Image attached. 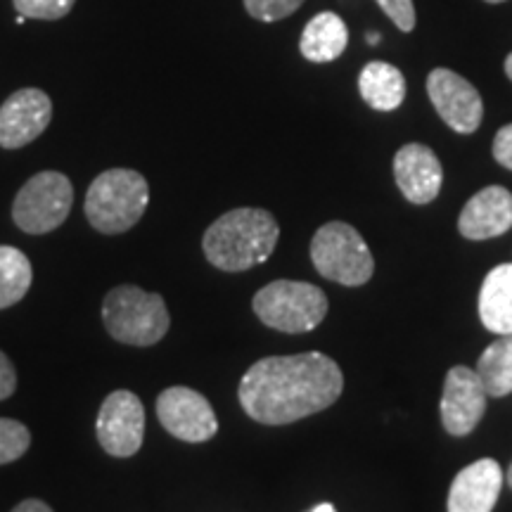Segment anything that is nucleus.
<instances>
[{
    "mask_svg": "<svg viewBox=\"0 0 512 512\" xmlns=\"http://www.w3.org/2000/svg\"><path fill=\"white\" fill-rule=\"evenodd\" d=\"M311 261L323 278L344 287L366 285L375 273L373 254L354 226L325 223L311 240Z\"/></svg>",
    "mask_w": 512,
    "mask_h": 512,
    "instance_id": "nucleus-6",
    "label": "nucleus"
},
{
    "mask_svg": "<svg viewBox=\"0 0 512 512\" xmlns=\"http://www.w3.org/2000/svg\"><path fill=\"white\" fill-rule=\"evenodd\" d=\"M349 31L347 24L335 12H320L306 24L299 50L309 62H332L347 50Z\"/></svg>",
    "mask_w": 512,
    "mask_h": 512,
    "instance_id": "nucleus-17",
    "label": "nucleus"
},
{
    "mask_svg": "<svg viewBox=\"0 0 512 512\" xmlns=\"http://www.w3.org/2000/svg\"><path fill=\"white\" fill-rule=\"evenodd\" d=\"M100 446L114 458L136 456L145 437V408L133 392L117 389L102 401L95 422Z\"/></svg>",
    "mask_w": 512,
    "mask_h": 512,
    "instance_id": "nucleus-8",
    "label": "nucleus"
},
{
    "mask_svg": "<svg viewBox=\"0 0 512 512\" xmlns=\"http://www.w3.org/2000/svg\"><path fill=\"white\" fill-rule=\"evenodd\" d=\"M427 95L434 110L456 133H475L484 117V102L477 88L451 69H434L427 76Z\"/></svg>",
    "mask_w": 512,
    "mask_h": 512,
    "instance_id": "nucleus-10",
    "label": "nucleus"
},
{
    "mask_svg": "<svg viewBox=\"0 0 512 512\" xmlns=\"http://www.w3.org/2000/svg\"><path fill=\"white\" fill-rule=\"evenodd\" d=\"M508 486L512 489V465H510V470H508Z\"/></svg>",
    "mask_w": 512,
    "mask_h": 512,
    "instance_id": "nucleus-31",
    "label": "nucleus"
},
{
    "mask_svg": "<svg viewBox=\"0 0 512 512\" xmlns=\"http://www.w3.org/2000/svg\"><path fill=\"white\" fill-rule=\"evenodd\" d=\"M309 512H337V510L332 503H320V505H316V508H311Z\"/></svg>",
    "mask_w": 512,
    "mask_h": 512,
    "instance_id": "nucleus-28",
    "label": "nucleus"
},
{
    "mask_svg": "<svg viewBox=\"0 0 512 512\" xmlns=\"http://www.w3.org/2000/svg\"><path fill=\"white\" fill-rule=\"evenodd\" d=\"M147 202H150V188L138 171H102L88 188L86 219L98 233L119 235L143 219Z\"/></svg>",
    "mask_w": 512,
    "mask_h": 512,
    "instance_id": "nucleus-3",
    "label": "nucleus"
},
{
    "mask_svg": "<svg viewBox=\"0 0 512 512\" xmlns=\"http://www.w3.org/2000/svg\"><path fill=\"white\" fill-rule=\"evenodd\" d=\"M17 389V373L15 366L10 363V358L0 351V401L10 399Z\"/></svg>",
    "mask_w": 512,
    "mask_h": 512,
    "instance_id": "nucleus-26",
    "label": "nucleus"
},
{
    "mask_svg": "<svg viewBox=\"0 0 512 512\" xmlns=\"http://www.w3.org/2000/svg\"><path fill=\"white\" fill-rule=\"evenodd\" d=\"M494 159L512 171V124L503 126L494 138Z\"/></svg>",
    "mask_w": 512,
    "mask_h": 512,
    "instance_id": "nucleus-25",
    "label": "nucleus"
},
{
    "mask_svg": "<svg viewBox=\"0 0 512 512\" xmlns=\"http://www.w3.org/2000/svg\"><path fill=\"white\" fill-rule=\"evenodd\" d=\"M34 271L31 261L17 247L0 245V309H10L27 297Z\"/></svg>",
    "mask_w": 512,
    "mask_h": 512,
    "instance_id": "nucleus-20",
    "label": "nucleus"
},
{
    "mask_svg": "<svg viewBox=\"0 0 512 512\" xmlns=\"http://www.w3.org/2000/svg\"><path fill=\"white\" fill-rule=\"evenodd\" d=\"M361 98L377 112H392L406 98V79L394 64L370 62L358 76Z\"/></svg>",
    "mask_w": 512,
    "mask_h": 512,
    "instance_id": "nucleus-18",
    "label": "nucleus"
},
{
    "mask_svg": "<svg viewBox=\"0 0 512 512\" xmlns=\"http://www.w3.org/2000/svg\"><path fill=\"white\" fill-rule=\"evenodd\" d=\"M344 375L330 356L309 351L268 356L242 377L238 396L249 418L264 425H290L325 411L342 396Z\"/></svg>",
    "mask_w": 512,
    "mask_h": 512,
    "instance_id": "nucleus-1",
    "label": "nucleus"
},
{
    "mask_svg": "<svg viewBox=\"0 0 512 512\" xmlns=\"http://www.w3.org/2000/svg\"><path fill=\"white\" fill-rule=\"evenodd\" d=\"M31 446V432L22 422L0 418V465L15 463Z\"/></svg>",
    "mask_w": 512,
    "mask_h": 512,
    "instance_id": "nucleus-21",
    "label": "nucleus"
},
{
    "mask_svg": "<svg viewBox=\"0 0 512 512\" xmlns=\"http://www.w3.org/2000/svg\"><path fill=\"white\" fill-rule=\"evenodd\" d=\"M74 204L72 181L60 171H41L31 176L12 204V219L29 235L53 233L67 221Z\"/></svg>",
    "mask_w": 512,
    "mask_h": 512,
    "instance_id": "nucleus-7",
    "label": "nucleus"
},
{
    "mask_svg": "<svg viewBox=\"0 0 512 512\" xmlns=\"http://www.w3.org/2000/svg\"><path fill=\"white\" fill-rule=\"evenodd\" d=\"M505 74H508V79L512 81V53L505 57Z\"/></svg>",
    "mask_w": 512,
    "mask_h": 512,
    "instance_id": "nucleus-29",
    "label": "nucleus"
},
{
    "mask_svg": "<svg viewBox=\"0 0 512 512\" xmlns=\"http://www.w3.org/2000/svg\"><path fill=\"white\" fill-rule=\"evenodd\" d=\"M512 228V192L489 185L470 197L460 211L458 230L467 240H491Z\"/></svg>",
    "mask_w": 512,
    "mask_h": 512,
    "instance_id": "nucleus-15",
    "label": "nucleus"
},
{
    "mask_svg": "<svg viewBox=\"0 0 512 512\" xmlns=\"http://www.w3.org/2000/svg\"><path fill=\"white\" fill-rule=\"evenodd\" d=\"M252 309L266 328L299 335L323 323L328 316V297L311 283L275 280L254 294Z\"/></svg>",
    "mask_w": 512,
    "mask_h": 512,
    "instance_id": "nucleus-5",
    "label": "nucleus"
},
{
    "mask_svg": "<svg viewBox=\"0 0 512 512\" xmlns=\"http://www.w3.org/2000/svg\"><path fill=\"white\" fill-rule=\"evenodd\" d=\"M280 226L266 209L242 207L226 211L207 228L202 249L219 271L240 273L271 259Z\"/></svg>",
    "mask_w": 512,
    "mask_h": 512,
    "instance_id": "nucleus-2",
    "label": "nucleus"
},
{
    "mask_svg": "<svg viewBox=\"0 0 512 512\" xmlns=\"http://www.w3.org/2000/svg\"><path fill=\"white\" fill-rule=\"evenodd\" d=\"M479 320L494 335H512V264H501L479 290Z\"/></svg>",
    "mask_w": 512,
    "mask_h": 512,
    "instance_id": "nucleus-16",
    "label": "nucleus"
},
{
    "mask_svg": "<svg viewBox=\"0 0 512 512\" xmlns=\"http://www.w3.org/2000/svg\"><path fill=\"white\" fill-rule=\"evenodd\" d=\"M157 418L166 432L188 444H202L219 432L211 403L190 387L164 389L157 399Z\"/></svg>",
    "mask_w": 512,
    "mask_h": 512,
    "instance_id": "nucleus-9",
    "label": "nucleus"
},
{
    "mask_svg": "<svg viewBox=\"0 0 512 512\" xmlns=\"http://www.w3.org/2000/svg\"><path fill=\"white\" fill-rule=\"evenodd\" d=\"M475 373L482 380L486 396H508L512 392V335H503L484 349Z\"/></svg>",
    "mask_w": 512,
    "mask_h": 512,
    "instance_id": "nucleus-19",
    "label": "nucleus"
},
{
    "mask_svg": "<svg viewBox=\"0 0 512 512\" xmlns=\"http://www.w3.org/2000/svg\"><path fill=\"white\" fill-rule=\"evenodd\" d=\"M486 3H494V5H498V3H505V0H486Z\"/></svg>",
    "mask_w": 512,
    "mask_h": 512,
    "instance_id": "nucleus-32",
    "label": "nucleus"
},
{
    "mask_svg": "<svg viewBox=\"0 0 512 512\" xmlns=\"http://www.w3.org/2000/svg\"><path fill=\"white\" fill-rule=\"evenodd\" d=\"M394 178L408 202L430 204L437 200L444 171L439 157L427 145L408 143L394 155Z\"/></svg>",
    "mask_w": 512,
    "mask_h": 512,
    "instance_id": "nucleus-13",
    "label": "nucleus"
},
{
    "mask_svg": "<svg viewBox=\"0 0 512 512\" xmlns=\"http://www.w3.org/2000/svg\"><path fill=\"white\" fill-rule=\"evenodd\" d=\"M375 3L380 5L384 15L392 19L401 31H413L415 27L413 0H375Z\"/></svg>",
    "mask_w": 512,
    "mask_h": 512,
    "instance_id": "nucleus-24",
    "label": "nucleus"
},
{
    "mask_svg": "<svg viewBox=\"0 0 512 512\" xmlns=\"http://www.w3.org/2000/svg\"><path fill=\"white\" fill-rule=\"evenodd\" d=\"M377 38H380V36H377L375 31H370V34H368V43H370V46H375V43H377Z\"/></svg>",
    "mask_w": 512,
    "mask_h": 512,
    "instance_id": "nucleus-30",
    "label": "nucleus"
},
{
    "mask_svg": "<svg viewBox=\"0 0 512 512\" xmlns=\"http://www.w3.org/2000/svg\"><path fill=\"white\" fill-rule=\"evenodd\" d=\"M12 512H53V508L48 503L38 501V498H27V501L19 503Z\"/></svg>",
    "mask_w": 512,
    "mask_h": 512,
    "instance_id": "nucleus-27",
    "label": "nucleus"
},
{
    "mask_svg": "<svg viewBox=\"0 0 512 512\" xmlns=\"http://www.w3.org/2000/svg\"><path fill=\"white\" fill-rule=\"evenodd\" d=\"M486 396L482 380L472 368L453 366L448 370L441 394V422L453 437H467L484 418Z\"/></svg>",
    "mask_w": 512,
    "mask_h": 512,
    "instance_id": "nucleus-11",
    "label": "nucleus"
},
{
    "mask_svg": "<svg viewBox=\"0 0 512 512\" xmlns=\"http://www.w3.org/2000/svg\"><path fill=\"white\" fill-rule=\"evenodd\" d=\"M503 486V470L494 458L463 467L448 491V512H491Z\"/></svg>",
    "mask_w": 512,
    "mask_h": 512,
    "instance_id": "nucleus-14",
    "label": "nucleus"
},
{
    "mask_svg": "<svg viewBox=\"0 0 512 512\" xmlns=\"http://www.w3.org/2000/svg\"><path fill=\"white\" fill-rule=\"evenodd\" d=\"M304 5V0H245L249 15L259 22H278V19L290 17Z\"/></svg>",
    "mask_w": 512,
    "mask_h": 512,
    "instance_id": "nucleus-22",
    "label": "nucleus"
},
{
    "mask_svg": "<svg viewBox=\"0 0 512 512\" xmlns=\"http://www.w3.org/2000/svg\"><path fill=\"white\" fill-rule=\"evenodd\" d=\"M19 15L31 19H62L76 0H12Z\"/></svg>",
    "mask_w": 512,
    "mask_h": 512,
    "instance_id": "nucleus-23",
    "label": "nucleus"
},
{
    "mask_svg": "<svg viewBox=\"0 0 512 512\" xmlns=\"http://www.w3.org/2000/svg\"><path fill=\"white\" fill-rule=\"evenodd\" d=\"M53 119V102L38 88L12 93L0 107V147L17 150L41 136Z\"/></svg>",
    "mask_w": 512,
    "mask_h": 512,
    "instance_id": "nucleus-12",
    "label": "nucleus"
},
{
    "mask_svg": "<svg viewBox=\"0 0 512 512\" xmlns=\"http://www.w3.org/2000/svg\"><path fill=\"white\" fill-rule=\"evenodd\" d=\"M102 323L121 344L152 347L169 332L171 316L162 294L145 292L136 285H119L107 292Z\"/></svg>",
    "mask_w": 512,
    "mask_h": 512,
    "instance_id": "nucleus-4",
    "label": "nucleus"
}]
</instances>
